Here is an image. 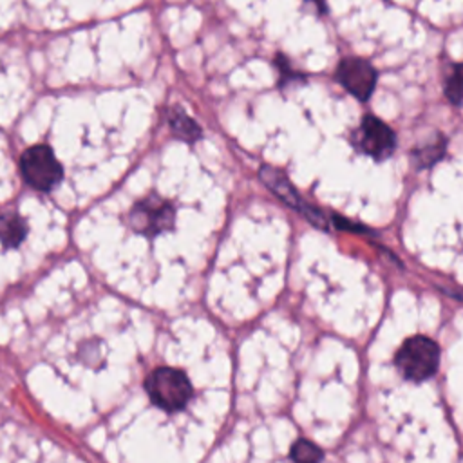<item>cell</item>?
I'll return each mask as SVG.
<instances>
[{
    "label": "cell",
    "instance_id": "1",
    "mask_svg": "<svg viewBox=\"0 0 463 463\" xmlns=\"http://www.w3.org/2000/svg\"><path fill=\"white\" fill-rule=\"evenodd\" d=\"M145 391L154 405L163 411H181L192 398V383L188 376L172 367H159L145 380Z\"/></svg>",
    "mask_w": 463,
    "mask_h": 463
},
{
    "label": "cell",
    "instance_id": "2",
    "mask_svg": "<svg viewBox=\"0 0 463 463\" xmlns=\"http://www.w3.org/2000/svg\"><path fill=\"white\" fill-rule=\"evenodd\" d=\"M22 179L38 192H51L63 179V166L49 145H33L18 159Z\"/></svg>",
    "mask_w": 463,
    "mask_h": 463
},
{
    "label": "cell",
    "instance_id": "3",
    "mask_svg": "<svg viewBox=\"0 0 463 463\" xmlns=\"http://www.w3.org/2000/svg\"><path fill=\"white\" fill-rule=\"evenodd\" d=\"M394 364L403 378L423 382L434 376L439 365V345L429 336H411L398 349Z\"/></svg>",
    "mask_w": 463,
    "mask_h": 463
},
{
    "label": "cell",
    "instance_id": "4",
    "mask_svg": "<svg viewBox=\"0 0 463 463\" xmlns=\"http://www.w3.org/2000/svg\"><path fill=\"white\" fill-rule=\"evenodd\" d=\"M353 146L374 161L389 159L396 150V132L380 118L365 114L351 134Z\"/></svg>",
    "mask_w": 463,
    "mask_h": 463
},
{
    "label": "cell",
    "instance_id": "5",
    "mask_svg": "<svg viewBox=\"0 0 463 463\" xmlns=\"http://www.w3.org/2000/svg\"><path fill=\"white\" fill-rule=\"evenodd\" d=\"M259 177L284 204H288L289 208L300 212L313 226L322 228V230L327 228L326 215L318 208L311 206L309 203H306L300 197V194L297 192V188L291 184V181L288 179V175L282 170H279V168H275L271 165H262L259 168Z\"/></svg>",
    "mask_w": 463,
    "mask_h": 463
},
{
    "label": "cell",
    "instance_id": "6",
    "mask_svg": "<svg viewBox=\"0 0 463 463\" xmlns=\"http://www.w3.org/2000/svg\"><path fill=\"white\" fill-rule=\"evenodd\" d=\"M335 80L358 101H367L378 81V71L371 61L358 56H345L338 61Z\"/></svg>",
    "mask_w": 463,
    "mask_h": 463
},
{
    "label": "cell",
    "instance_id": "7",
    "mask_svg": "<svg viewBox=\"0 0 463 463\" xmlns=\"http://www.w3.org/2000/svg\"><path fill=\"white\" fill-rule=\"evenodd\" d=\"M174 215V206L168 201L157 195H148L134 204L130 212V224L136 232L156 235L172 228Z\"/></svg>",
    "mask_w": 463,
    "mask_h": 463
},
{
    "label": "cell",
    "instance_id": "8",
    "mask_svg": "<svg viewBox=\"0 0 463 463\" xmlns=\"http://www.w3.org/2000/svg\"><path fill=\"white\" fill-rule=\"evenodd\" d=\"M166 123L170 132L184 143H195L203 137V127L184 110L183 105H170L166 109Z\"/></svg>",
    "mask_w": 463,
    "mask_h": 463
},
{
    "label": "cell",
    "instance_id": "9",
    "mask_svg": "<svg viewBox=\"0 0 463 463\" xmlns=\"http://www.w3.org/2000/svg\"><path fill=\"white\" fill-rule=\"evenodd\" d=\"M447 143L449 141H447V137L441 132H434L429 141L418 145L411 152L414 166L423 170V168H430L436 163H439L445 157V154H447Z\"/></svg>",
    "mask_w": 463,
    "mask_h": 463
},
{
    "label": "cell",
    "instance_id": "10",
    "mask_svg": "<svg viewBox=\"0 0 463 463\" xmlns=\"http://www.w3.org/2000/svg\"><path fill=\"white\" fill-rule=\"evenodd\" d=\"M25 233H27V224L18 213L14 212L0 213V242L5 248L18 246L24 241Z\"/></svg>",
    "mask_w": 463,
    "mask_h": 463
},
{
    "label": "cell",
    "instance_id": "11",
    "mask_svg": "<svg viewBox=\"0 0 463 463\" xmlns=\"http://www.w3.org/2000/svg\"><path fill=\"white\" fill-rule=\"evenodd\" d=\"M443 94L454 107H463V61L452 63L443 81Z\"/></svg>",
    "mask_w": 463,
    "mask_h": 463
},
{
    "label": "cell",
    "instance_id": "12",
    "mask_svg": "<svg viewBox=\"0 0 463 463\" xmlns=\"http://www.w3.org/2000/svg\"><path fill=\"white\" fill-rule=\"evenodd\" d=\"M322 456V449L309 439H297L289 450V458L293 463H320Z\"/></svg>",
    "mask_w": 463,
    "mask_h": 463
},
{
    "label": "cell",
    "instance_id": "13",
    "mask_svg": "<svg viewBox=\"0 0 463 463\" xmlns=\"http://www.w3.org/2000/svg\"><path fill=\"white\" fill-rule=\"evenodd\" d=\"M277 71H279V85H286V83H291V81H300L304 80V74L300 71H295L291 67V61L284 56V54H277L275 60H273Z\"/></svg>",
    "mask_w": 463,
    "mask_h": 463
},
{
    "label": "cell",
    "instance_id": "14",
    "mask_svg": "<svg viewBox=\"0 0 463 463\" xmlns=\"http://www.w3.org/2000/svg\"><path fill=\"white\" fill-rule=\"evenodd\" d=\"M306 2H311V4H315V7H317V11L320 13V14H324L326 11H327V5H326V0H306Z\"/></svg>",
    "mask_w": 463,
    "mask_h": 463
}]
</instances>
